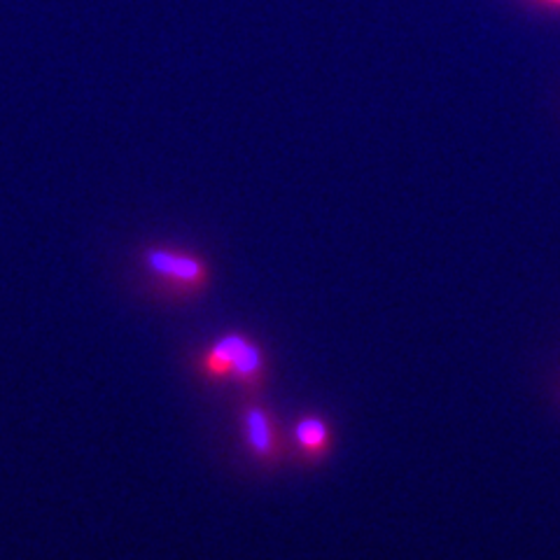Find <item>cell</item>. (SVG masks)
<instances>
[{
    "mask_svg": "<svg viewBox=\"0 0 560 560\" xmlns=\"http://www.w3.org/2000/svg\"><path fill=\"white\" fill-rule=\"evenodd\" d=\"M197 372L208 381H230L257 390L267 376V355L243 331H226L199 355Z\"/></svg>",
    "mask_w": 560,
    "mask_h": 560,
    "instance_id": "obj_1",
    "label": "cell"
},
{
    "mask_svg": "<svg viewBox=\"0 0 560 560\" xmlns=\"http://www.w3.org/2000/svg\"><path fill=\"white\" fill-rule=\"evenodd\" d=\"M241 434L248 453L257 463L276 465L283 455V442H280L276 418L261 401H248L241 407Z\"/></svg>",
    "mask_w": 560,
    "mask_h": 560,
    "instance_id": "obj_3",
    "label": "cell"
},
{
    "mask_svg": "<svg viewBox=\"0 0 560 560\" xmlns=\"http://www.w3.org/2000/svg\"><path fill=\"white\" fill-rule=\"evenodd\" d=\"M551 3H558V5H560V0H551Z\"/></svg>",
    "mask_w": 560,
    "mask_h": 560,
    "instance_id": "obj_5",
    "label": "cell"
},
{
    "mask_svg": "<svg viewBox=\"0 0 560 560\" xmlns=\"http://www.w3.org/2000/svg\"><path fill=\"white\" fill-rule=\"evenodd\" d=\"M294 442H296V446H300L306 460H320L329 453V446H331L329 425L320 416L306 413L296 420Z\"/></svg>",
    "mask_w": 560,
    "mask_h": 560,
    "instance_id": "obj_4",
    "label": "cell"
},
{
    "mask_svg": "<svg viewBox=\"0 0 560 560\" xmlns=\"http://www.w3.org/2000/svg\"><path fill=\"white\" fill-rule=\"evenodd\" d=\"M145 271L160 280L173 294H197L210 280L208 261L189 250L166 248V245H150L143 250Z\"/></svg>",
    "mask_w": 560,
    "mask_h": 560,
    "instance_id": "obj_2",
    "label": "cell"
}]
</instances>
